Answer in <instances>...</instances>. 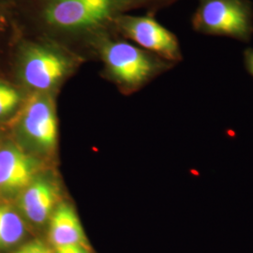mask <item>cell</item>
<instances>
[{"label": "cell", "instance_id": "8", "mask_svg": "<svg viewBox=\"0 0 253 253\" xmlns=\"http://www.w3.org/2000/svg\"><path fill=\"white\" fill-rule=\"evenodd\" d=\"M56 202L55 188L44 179L33 180L21 192L19 206L23 215L35 224L44 223Z\"/></svg>", "mask_w": 253, "mask_h": 253}, {"label": "cell", "instance_id": "3", "mask_svg": "<svg viewBox=\"0 0 253 253\" xmlns=\"http://www.w3.org/2000/svg\"><path fill=\"white\" fill-rule=\"evenodd\" d=\"M93 59L103 65V73L124 91L137 90L175 65L114 34L97 43Z\"/></svg>", "mask_w": 253, "mask_h": 253}, {"label": "cell", "instance_id": "16", "mask_svg": "<svg viewBox=\"0 0 253 253\" xmlns=\"http://www.w3.org/2000/svg\"><path fill=\"white\" fill-rule=\"evenodd\" d=\"M245 68L253 77V48H247L243 53Z\"/></svg>", "mask_w": 253, "mask_h": 253}, {"label": "cell", "instance_id": "9", "mask_svg": "<svg viewBox=\"0 0 253 253\" xmlns=\"http://www.w3.org/2000/svg\"><path fill=\"white\" fill-rule=\"evenodd\" d=\"M50 239L55 248L70 245L84 246V233L72 207L61 205L54 210L50 220Z\"/></svg>", "mask_w": 253, "mask_h": 253}, {"label": "cell", "instance_id": "1", "mask_svg": "<svg viewBox=\"0 0 253 253\" xmlns=\"http://www.w3.org/2000/svg\"><path fill=\"white\" fill-rule=\"evenodd\" d=\"M122 14L120 0H23L9 15L12 27L65 46L86 61Z\"/></svg>", "mask_w": 253, "mask_h": 253}, {"label": "cell", "instance_id": "13", "mask_svg": "<svg viewBox=\"0 0 253 253\" xmlns=\"http://www.w3.org/2000/svg\"><path fill=\"white\" fill-rule=\"evenodd\" d=\"M13 253H52V252L43 243L40 241H32L22 246Z\"/></svg>", "mask_w": 253, "mask_h": 253}, {"label": "cell", "instance_id": "6", "mask_svg": "<svg viewBox=\"0 0 253 253\" xmlns=\"http://www.w3.org/2000/svg\"><path fill=\"white\" fill-rule=\"evenodd\" d=\"M15 118L20 133L31 143L47 150L54 147L57 138L54 94H28Z\"/></svg>", "mask_w": 253, "mask_h": 253}, {"label": "cell", "instance_id": "10", "mask_svg": "<svg viewBox=\"0 0 253 253\" xmlns=\"http://www.w3.org/2000/svg\"><path fill=\"white\" fill-rule=\"evenodd\" d=\"M26 235L23 217L9 206H0V250L12 248Z\"/></svg>", "mask_w": 253, "mask_h": 253}, {"label": "cell", "instance_id": "17", "mask_svg": "<svg viewBox=\"0 0 253 253\" xmlns=\"http://www.w3.org/2000/svg\"><path fill=\"white\" fill-rule=\"evenodd\" d=\"M9 19L8 16L0 14V36L9 28Z\"/></svg>", "mask_w": 253, "mask_h": 253}, {"label": "cell", "instance_id": "11", "mask_svg": "<svg viewBox=\"0 0 253 253\" xmlns=\"http://www.w3.org/2000/svg\"><path fill=\"white\" fill-rule=\"evenodd\" d=\"M27 96L18 84L0 79V120L16 116Z\"/></svg>", "mask_w": 253, "mask_h": 253}, {"label": "cell", "instance_id": "7", "mask_svg": "<svg viewBox=\"0 0 253 253\" xmlns=\"http://www.w3.org/2000/svg\"><path fill=\"white\" fill-rule=\"evenodd\" d=\"M37 163L32 157L13 144L0 147V195L21 193L34 179Z\"/></svg>", "mask_w": 253, "mask_h": 253}, {"label": "cell", "instance_id": "12", "mask_svg": "<svg viewBox=\"0 0 253 253\" xmlns=\"http://www.w3.org/2000/svg\"><path fill=\"white\" fill-rule=\"evenodd\" d=\"M176 0H120L121 10L123 13L137 9H148V13L155 14L158 9L167 7Z\"/></svg>", "mask_w": 253, "mask_h": 253}, {"label": "cell", "instance_id": "15", "mask_svg": "<svg viewBox=\"0 0 253 253\" xmlns=\"http://www.w3.org/2000/svg\"><path fill=\"white\" fill-rule=\"evenodd\" d=\"M56 249V253H86L84 246L81 245H70L63 246Z\"/></svg>", "mask_w": 253, "mask_h": 253}, {"label": "cell", "instance_id": "2", "mask_svg": "<svg viewBox=\"0 0 253 253\" xmlns=\"http://www.w3.org/2000/svg\"><path fill=\"white\" fill-rule=\"evenodd\" d=\"M9 54L18 85L27 92L52 93L85 60L50 39L24 32L10 25Z\"/></svg>", "mask_w": 253, "mask_h": 253}, {"label": "cell", "instance_id": "4", "mask_svg": "<svg viewBox=\"0 0 253 253\" xmlns=\"http://www.w3.org/2000/svg\"><path fill=\"white\" fill-rule=\"evenodd\" d=\"M191 26L203 35L250 42L253 36V3L251 0H199Z\"/></svg>", "mask_w": 253, "mask_h": 253}, {"label": "cell", "instance_id": "14", "mask_svg": "<svg viewBox=\"0 0 253 253\" xmlns=\"http://www.w3.org/2000/svg\"><path fill=\"white\" fill-rule=\"evenodd\" d=\"M23 0H0V14L9 17L10 13L17 8Z\"/></svg>", "mask_w": 253, "mask_h": 253}, {"label": "cell", "instance_id": "5", "mask_svg": "<svg viewBox=\"0 0 253 253\" xmlns=\"http://www.w3.org/2000/svg\"><path fill=\"white\" fill-rule=\"evenodd\" d=\"M114 33L172 63H178L183 59L178 38L160 24L154 14H119L114 23Z\"/></svg>", "mask_w": 253, "mask_h": 253}]
</instances>
